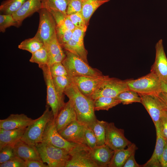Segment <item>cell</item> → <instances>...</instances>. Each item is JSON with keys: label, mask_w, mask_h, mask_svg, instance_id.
Segmentation results:
<instances>
[{"label": "cell", "mask_w": 167, "mask_h": 167, "mask_svg": "<svg viewBox=\"0 0 167 167\" xmlns=\"http://www.w3.org/2000/svg\"><path fill=\"white\" fill-rule=\"evenodd\" d=\"M11 26L19 27L17 22L14 19L12 15H0V32H4L6 29Z\"/></svg>", "instance_id": "cell-35"}, {"label": "cell", "mask_w": 167, "mask_h": 167, "mask_svg": "<svg viewBox=\"0 0 167 167\" xmlns=\"http://www.w3.org/2000/svg\"><path fill=\"white\" fill-rule=\"evenodd\" d=\"M159 124L155 126L156 132V142L155 148L150 158L144 165L143 167H161V159L166 143Z\"/></svg>", "instance_id": "cell-19"}, {"label": "cell", "mask_w": 167, "mask_h": 167, "mask_svg": "<svg viewBox=\"0 0 167 167\" xmlns=\"http://www.w3.org/2000/svg\"><path fill=\"white\" fill-rule=\"evenodd\" d=\"M49 55L47 49L44 45L41 48L32 54L29 61L38 64L39 67H41L48 63Z\"/></svg>", "instance_id": "cell-33"}, {"label": "cell", "mask_w": 167, "mask_h": 167, "mask_svg": "<svg viewBox=\"0 0 167 167\" xmlns=\"http://www.w3.org/2000/svg\"><path fill=\"white\" fill-rule=\"evenodd\" d=\"M45 47L47 49L49 57L63 51L62 46L57 39L56 33L53 36L48 45Z\"/></svg>", "instance_id": "cell-36"}, {"label": "cell", "mask_w": 167, "mask_h": 167, "mask_svg": "<svg viewBox=\"0 0 167 167\" xmlns=\"http://www.w3.org/2000/svg\"><path fill=\"white\" fill-rule=\"evenodd\" d=\"M161 92L167 94V82L161 81Z\"/></svg>", "instance_id": "cell-51"}, {"label": "cell", "mask_w": 167, "mask_h": 167, "mask_svg": "<svg viewBox=\"0 0 167 167\" xmlns=\"http://www.w3.org/2000/svg\"><path fill=\"white\" fill-rule=\"evenodd\" d=\"M123 105H128L133 103H141V98L137 92L130 89L124 91L116 97Z\"/></svg>", "instance_id": "cell-34"}, {"label": "cell", "mask_w": 167, "mask_h": 167, "mask_svg": "<svg viewBox=\"0 0 167 167\" xmlns=\"http://www.w3.org/2000/svg\"><path fill=\"white\" fill-rule=\"evenodd\" d=\"M84 139L86 145L90 149L96 146L97 141L92 130L88 126L85 125L84 131Z\"/></svg>", "instance_id": "cell-37"}, {"label": "cell", "mask_w": 167, "mask_h": 167, "mask_svg": "<svg viewBox=\"0 0 167 167\" xmlns=\"http://www.w3.org/2000/svg\"><path fill=\"white\" fill-rule=\"evenodd\" d=\"M86 31L76 28L73 31L71 39L80 44L84 45V38Z\"/></svg>", "instance_id": "cell-44"}, {"label": "cell", "mask_w": 167, "mask_h": 167, "mask_svg": "<svg viewBox=\"0 0 167 167\" xmlns=\"http://www.w3.org/2000/svg\"><path fill=\"white\" fill-rule=\"evenodd\" d=\"M137 149L135 144L132 143L126 149L114 151L108 167H123L128 157Z\"/></svg>", "instance_id": "cell-22"}, {"label": "cell", "mask_w": 167, "mask_h": 167, "mask_svg": "<svg viewBox=\"0 0 167 167\" xmlns=\"http://www.w3.org/2000/svg\"><path fill=\"white\" fill-rule=\"evenodd\" d=\"M114 152V151L105 144L90 148L89 154L97 167H108Z\"/></svg>", "instance_id": "cell-17"}, {"label": "cell", "mask_w": 167, "mask_h": 167, "mask_svg": "<svg viewBox=\"0 0 167 167\" xmlns=\"http://www.w3.org/2000/svg\"><path fill=\"white\" fill-rule=\"evenodd\" d=\"M49 11L54 19L57 26L72 31L76 28L67 14L58 11Z\"/></svg>", "instance_id": "cell-28"}, {"label": "cell", "mask_w": 167, "mask_h": 167, "mask_svg": "<svg viewBox=\"0 0 167 167\" xmlns=\"http://www.w3.org/2000/svg\"><path fill=\"white\" fill-rule=\"evenodd\" d=\"M72 32V31L56 26L57 38L62 46L71 39Z\"/></svg>", "instance_id": "cell-39"}, {"label": "cell", "mask_w": 167, "mask_h": 167, "mask_svg": "<svg viewBox=\"0 0 167 167\" xmlns=\"http://www.w3.org/2000/svg\"><path fill=\"white\" fill-rule=\"evenodd\" d=\"M25 167H48L42 161L30 160L25 161Z\"/></svg>", "instance_id": "cell-48"}, {"label": "cell", "mask_w": 167, "mask_h": 167, "mask_svg": "<svg viewBox=\"0 0 167 167\" xmlns=\"http://www.w3.org/2000/svg\"><path fill=\"white\" fill-rule=\"evenodd\" d=\"M15 155L25 161L30 160L41 161L35 146L28 144L20 140L14 145Z\"/></svg>", "instance_id": "cell-21"}, {"label": "cell", "mask_w": 167, "mask_h": 167, "mask_svg": "<svg viewBox=\"0 0 167 167\" xmlns=\"http://www.w3.org/2000/svg\"><path fill=\"white\" fill-rule=\"evenodd\" d=\"M68 15L75 28L86 31L88 25L86 24L81 12Z\"/></svg>", "instance_id": "cell-40"}, {"label": "cell", "mask_w": 167, "mask_h": 167, "mask_svg": "<svg viewBox=\"0 0 167 167\" xmlns=\"http://www.w3.org/2000/svg\"><path fill=\"white\" fill-rule=\"evenodd\" d=\"M70 0H41L42 8L66 14Z\"/></svg>", "instance_id": "cell-29"}, {"label": "cell", "mask_w": 167, "mask_h": 167, "mask_svg": "<svg viewBox=\"0 0 167 167\" xmlns=\"http://www.w3.org/2000/svg\"><path fill=\"white\" fill-rule=\"evenodd\" d=\"M107 122L97 119L88 126L93 131L96 139V146L105 144Z\"/></svg>", "instance_id": "cell-25"}, {"label": "cell", "mask_w": 167, "mask_h": 167, "mask_svg": "<svg viewBox=\"0 0 167 167\" xmlns=\"http://www.w3.org/2000/svg\"><path fill=\"white\" fill-rule=\"evenodd\" d=\"M87 145L79 144L69 152L70 159L67 161L65 167H97L91 158Z\"/></svg>", "instance_id": "cell-11"}, {"label": "cell", "mask_w": 167, "mask_h": 167, "mask_svg": "<svg viewBox=\"0 0 167 167\" xmlns=\"http://www.w3.org/2000/svg\"><path fill=\"white\" fill-rule=\"evenodd\" d=\"M66 56V54L62 51L58 54L49 57L47 66L49 67L54 64L62 62Z\"/></svg>", "instance_id": "cell-46"}, {"label": "cell", "mask_w": 167, "mask_h": 167, "mask_svg": "<svg viewBox=\"0 0 167 167\" xmlns=\"http://www.w3.org/2000/svg\"><path fill=\"white\" fill-rule=\"evenodd\" d=\"M27 0H6L0 6L1 14L12 15L17 11Z\"/></svg>", "instance_id": "cell-30"}, {"label": "cell", "mask_w": 167, "mask_h": 167, "mask_svg": "<svg viewBox=\"0 0 167 167\" xmlns=\"http://www.w3.org/2000/svg\"><path fill=\"white\" fill-rule=\"evenodd\" d=\"M50 107L46 105L42 114L26 129L21 140L30 145L35 146L41 142L43 132L47 123L54 116Z\"/></svg>", "instance_id": "cell-3"}, {"label": "cell", "mask_w": 167, "mask_h": 167, "mask_svg": "<svg viewBox=\"0 0 167 167\" xmlns=\"http://www.w3.org/2000/svg\"><path fill=\"white\" fill-rule=\"evenodd\" d=\"M44 46L43 43L34 36L23 41L18 45V48L32 54Z\"/></svg>", "instance_id": "cell-32"}, {"label": "cell", "mask_w": 167, "mask_h": 167, "mask_svg": "<svg viewBox=\"0 0 167 167\" xmlns=\"http://www.w3.org/2000/svg\"><path fill=\"white\" fill-rule=\"evenodd\" d=\"M161 167H167V141L161 159Z\"/></svg>", "instance_id": "cell-50"}, {"label": "cell", "mask_w": 167, "mask_h": 167, "mask_svg": "<svg viewBox=\"0 0 167 167\" xmlns=\"http://www.w3.org/2000/svg\"><path fill=\"white\" fill-rule=\"evenodd\" d=\"M49 68L52 77L68 75L67 71L62 62L54 64L49 66Z\"/></svg>", "instance_id": "cell-41"}, {"label": "cell", "mask_w": 167, "mask_h": 167, "mask_svg": "<svg viewBox=\"0 0 167 167\" xmlns=\"http://www.w3.org/2000/svg\"><path fill=\"white\" fill-rule=\"evenodd\" d=\"M124 130L117 127L113 122H107L105 144L113 151L125 148L132 143L125 136Z\"/></svg>", "instance_id": "cell-10"}, {"label": "cell", "mask_w": 167, "mask_h": 167, "mask_svg": "<svg viewBox=\"0 0 167 167\" xmlns=\"http://www.w3.org/2000/svg\"><path fill=\"white\" fill-rule=\"evenodd\" d=\"M83 3L81 0H70L66 10V14L70 15L81 12Z\"/></svg>", "instance_id": "cell-42"}, {"label": "cell", "mask_w": 167, "mask_h": 167, "mask_svg": "<svg viewBox=\"0 0 167 167\" xmlns=\"http://www.w3.org/2000/svg\"><path fill=\"white\" fill-rule=\"evenodd\" d=\"M164 110L167 111V94L161 92L157 94Z\"/></svg>", "instance_id": "cell-49"}, {"label": "cell", "mask_w": 167, "mask_h": 167, "mask_svg": "<svg viewBox=\"0 0 167 167\" xmlns=\"http://www.w3.org/2000/svg\"><path fill=\"white\" fill-rule=\"evenodd\" d=\"M38 12L39 15V22L37 32L34 36L46 47L56 33V24L49 10L42 8Z\"/></svg>", "instance_id": "cell-6"}, {"label": "cell", "mask_w": 167, "mask_h": 167, "mask_svg": "<svg viewBox=\"0 0 167 167\" xmlns=\"http://www.w3.org/2000/svg\"><path fill=\"white\" fill-rule=\"evenodd\" d=\"M129 89L126 80H123L109 76L100 85L89 98L93 100L103 96L115 98L121 93Z\"/></svg>", "instance_id": "cell-7"}, {"label": "cell", "mask_w": 167, "mask_h": 167, "mask_svg": "<svg viewBox=\"0 0 167 167\" xmlns=\"http://www.w3.org/2000/svg\"><path fill=\"white\" fill-rule=\"evenodd\" d=\"M52 80L54 88L59 97L64 100L65 90L72 81L71 78L68 76H54Z\"/></svg>", "instance_id": "cell-31"}, {"label": "cell", "mask_w": 167, "mask_h": 167, "mask_svg": "<svg viewBox=\"0 0 167 167\" xmlns=\"http://www.w3.org/2000/svg\"><path fill=\"white\" fill-rule=\"evenodd\" d=\"M82 1H83V2L84 1H85V0H81Z\"/></svg>", "instance_id": "cell-52"}, {"label": "cell", "mask_w": 167, "mask_h": 167, "mask_svg": "<svg viewBox=\"0 0 167 167\" xmlns=\"http://www.w3.org/2000/svg\"><path fill=\"white\" fill-rule=\"evenodd\" d=\"M66 56L62 62L71 77L79 76H98L103 75L98 70L93 68L80 58L66 51Z\"/></svg>", "instance_id": "cell-4"}, {"label": "cell", "mask_w": 167, "mask_h": 167, "mask_svg": "<svg viewBox=\"0 0 167 167\" xmlns=\"http://www.w3.org/2000/svg\"><path fill=\"white\" fill-rule=\"evenodd\" d=\"M41 161L48 167H65L71 156L67 151L43 142L35 146Z\"/></svg>", "instance_id": "cell-2"}, {"label": "cell", "mask_w": 167, "mask_h": 167, "mask_svg": "<svg viewBox=\"0 0 167 167\" xmlns=\"http://www.w3.org/2000/svg\"><path fill=\"white\" fill-rule=\"evenodd\" d=\"M15 156L13 145H6L0 149V164L5 162Z\"/></svg>", "instance_id": "cell-38"}, {"label": "cell", "mask_w": 167, "mask_h": 167, "mask_svg": "<svg viewBox=\"0 0 167 167\" xmlns=\"http://www.w3.org/2000/svg\"><path fill=\"white\" fill-rule=\"evenodd\" d=\"M155 47V60L151 66L150 72L155 74L161 81L167 82V58L162 39L158 41Z\"/></svg>", "instance_id": "cell-13"}, {"label": "cell", "mask_w": 167, "mask_h": 167, "mask_svg": "<svg viewBox=\"0 0 167 167\" xmlns=\"http://www.w3.org/2000/svg\"><path fill=\"white\" fill-rule=\"evenodd\" d=\"M135 152H133L127 159L123 167H141L142 165L139 164L136 161L135 155Z\"/></svg>", "instance_id": "cell-47"}, {"label": "cell", "mask_w": 167, "mask_h": 167, "mask_svg": "<svg viewBox=\"0 0 167 167\" xmlns=\"http://www.w3.org/2000/svg\"><path fill=\"white\" fill-rule=\"evenodd\" d=\"M110 0H85L83 2L81 13L86 24L96 10L103 4Z\"/></svg>", "instance_id": "cell-24"}, {"label": "cell", "mask_w": 167, "mask_h": 167, "mask_svg": "<svg viewBox=\"0 0 167 167\" xmlns=\"http://www.w3.org/2000/svg\"><path fill=\"white\" fill-rule=\"evenodd\" d=\"M40 68L42 70L46 86V105L51 108L54 118H55L65 103L64 102V100L62 99L59 97L56 91L49 67L46 65Z\"/></svg>", "instance_id": "cell-9"}, {"label": "cell", "mask_w": 167, "mask_h": 167, "mask_svg": "<svg viewBox=\"0 0 167 167\" xmlns=\"http://www.w3.org/2000/svg\"><path fill=\"white\" fill-rule=\"evenodd\" d=\"M139 95L141 98V103L150 115L155 126L158 125L159 123L160 118L164 110L157 95Z\"/></svg>", "instance_id": "cell-14"}, {"label": "cell", "mask_w": 167, "mask_h": 167, "mask_svg": "<svg viewBox=\"0 0 167 167\" xmlns=\"http://www.w3.org/2000/svg\"><path fill=\"white\" fill-rule=\"evenodd\" d=\"M109 77L103 75L98 76H79L71 78L79 91L90 97L100 85Z\"/></svg>", "instance_id": "cell-12"}, {"label": "cell", "mask_w": 167, "mask_h": 167, "mask_svg": "<svg viewBox=\"0 0 167 167\" xmlns=\"http://www.w3.org/2000/svg\"><path fill=\"white\" fill-rule=\"evenodd\" d=\"M42 142L69 152L79 144L68 141L60 134L57 129L54 118L47 124L43 134Z\"/></svg>", "instance_id": "cell-8"}, {"label": "cell", "mask_w": 167, "mask_h": 167, "mask_svg": "<svg viewBox=\"0 0 167 167\" xmlns=\"http://www.w3.org/2000/svg\"><path fill=\"white\" fill-rule=\"evenodd\" d=\"M159 125L163 136L167 141V111L165 110L162 113Z\"/></svg>", "instance_id": "cell-45"}, {"label": "cell", "mask_w": 167, "mask_h": 167, "mask_svg": "<svg viewBox=\"0 0 167 167\" xmlns=\"http://www.w3.org/2000/svg\"><path fill=\"white\" fill-rule=\"evenodd\" d=\"M64 94L71 101L78 121L89 126L97 119L93 100L81 93L72 81L66 88Z\"/></svg>", "instance_id": "cell-1"}, {"label": "cell", "mask_w": 167, "mask_h": 167, "mask_svg": "<svg viewBox=\"0 0 167 167\" xmlns=\"http://www.w3.org/2000/svg\"><path fill=\"white\" fill-rule=\"evenodd\" d=\"M41 8V0H27L12 15L20 26L25 19L38 12Z\"/></svg>", "instance_id": "cell-20"}, {"label": "cell", "mask_w": 167, "mask_h": 167, "mask_svg": "<svg viewBox=\"0 0 167 167\" xmlns=\"http://www.w3.org/2000/svg\"><path fill=\"white\" fill-rule=\"evenodd\" d=\"M34 120L24 113L11 114L7 118L0 120V128L13 130L25 128Z\"/></svg>", "instance_id": "cell-16"}, {"label": "cell", "mask_w": 167, "mask_h": 167, "mask_svg": "<svg viewBox=\"0 0 167 167\" xmlns=\"http://www.w3.org/2000/svg\"><path fill=\"white\" fill-rule=\"evenodd\" d=\"M95 111L108 110L109 109L121 103L116 98L101 97L93 100Z\"/></svg>", "instance_id": "cell-27"}, {"label": "cell", "mask_w": 167, "mask_h": 167, "mask_svg": "<svg viewBox=\"0 0 167 167\" xmlns=\"http://www.w3.org/2000/svg\"><path fill=\"white\" fill-rule=\"evenodd\" d=\"M26 129L5 130L0 128V149L6 145H14L21 139Z\"/></svg>", "instance_id": "cell-23"}, {"label": "cell", "mask_w": 167, "mask_h": 167, "mask_svg": "<svg viewBox=\"0 0 167 167\" xmlns=\"http://www.w3.org/2000/svg\"><path fill=\"white\" fill-rule=\"evenodd\" d=\"M77 120L76 112L71 101L66 103L55 118L57 129L59 132L71 122Z\"/></svg>", "instance_id": "cell-18"}, {"label": "cell", "mask_w": 167, "mask_h": 167, "mask_svg": "<svg viewBox=\"0 0 167 167\" xmlns=\"http://www.w3.org/2000/svg\"><path fill=\"white\" fill-rule=\"evenodd\" d=\"M0 167H25V161L15 156L10 160L0 164Z\"/></svg>", "instance_id": "cell-43"}, {"label": "cell", "mask_w": 167, "mask_h": 167, "mask_svg": "<svg viewBox=\"0 0 167 167\" xmlns=\"http://www.w3.org/2000/svg\"><path fill=\"white\" fill-rule=\"evenodd\" d=\"M85 125L76 120L71 122L58 132L69 142L86 145L84 135Z\"/></svg>", "instance_id": "cell-15"}, {"label": "cell", "mask_w": 167, "mask_h": 167, "mask_svg": "<svg viewBox=\"0 0 167 167\" xmlns=\"http://www.w3.org/2000/svg\"><path fill=\"white\" fill-rule=\"evenodd\" d=\"M126 82L129 89L139 94H157L161 92V81L152 72L135 79L126 80Z\"/></svg>", "instance_id": "cell-5"}, {"label": "cell", "mask_w": 167, "mask_h": 167, "mask_svg": "<svg viewBox=\"0 0 167 167\" xmlns=\"http://www.w3.org/2000/svg\"><path fill=\"white\" fill-rule=\"evenodd\" d=\"M62 47L66 51L74 54L88 64L87 58L88 51L84 45L80 44L71 39Z\"/></svg>", "instance_id": "cell-26"}]
</instances>
